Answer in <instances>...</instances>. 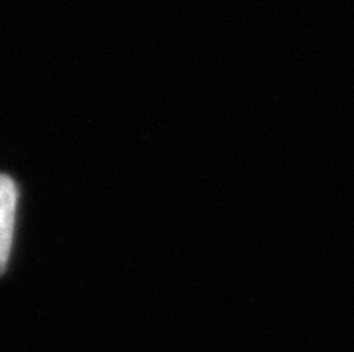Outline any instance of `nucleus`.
<instances>
[{
	"label": "nucleus",
	"instance_id": "obj_1",
	"mask_svg": "<svg viewBox=\"0 0 354 352\" xmlns=\"http://www.w3.org/2000/svg\"><path fill=\"white\" fill-rule=\"evenodd\" d=\"M18 189L13 178L0 174V275L6 272L11 255L17 216Z\"/></svg>",
	"mask_w": 354,
	"mask_h": 352
}]
</instances>
